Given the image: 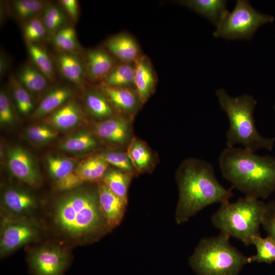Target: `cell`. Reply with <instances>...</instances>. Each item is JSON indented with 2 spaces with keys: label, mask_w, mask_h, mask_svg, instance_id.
<instances>
[{
  "label": "cell",
  "mask_w": 275,
  "mask_h": 275,
  "mask_svg": "<svg viewBox=\"0 0 275 275\" xmlns=\"http://www.w3.org/2000/svg\"><path fill=\"white\" fill-rule=\"evenodd\" d=\"M179 197L175 213L177 224L187 222L203 208L214 203L229 202L232 189L217 180L213 166L205 160L190 158L184 160L176 175Z\"/></svg>",
  "instance_id": "cell-1"
},
{
  "label": "cell",
  "mask_w": 275,
  "mask_h": 275,
  "mask_svg": "<svg viewBox=\"0 0 275 275\" xmlns=\"http://www.w3.org/2000/svg\"><path fill=\"white\" fill-rule=\"evenodd\" d=\"M223 177L245 196L267 198L275 191V157L245 148L227 147L218 158Z\"/></svg>",
  "instance_id": "cell-2"
},
{
  "label": "cell",
  "mask_w": 275,
  "mask_h": 275,
  "mask_svg": "<svg viewBox=\"0 0 275 275\" xmlns=\"http://www.w3.org/2000/svg\"><path fill=\"white\" fill-rule=\"evenodd\" d=\"M55 218L59 227L74 237H98L111 230L100 209L98 192L80 191L65 196L57 204Z\"/></svg>",
  "instance_id": "cell-3"
},
{
  "label": "cell",
  "mask_w": 275,
  "mask_h": 275,
  "mask_svg": "<svg viewBox=\"0 0 275 275\" xmlns=\"http://www.w3.org/2000/svg\"><path fill=\"white\" fill-rule=\"evenodd\" d=\"M221 108L227 114L229 127L226 132L227 147L240 144L244 148L255 152L261 148L271 150L275 137L262 136L256 127L254 112L257 100L250 95L233 97L223 89L216 91Z\"/></svg>",
  "instance_id": "cell-4"
},
{
  "label": "cell",
  "mask_w": 275,
  "mask_h": 275,
  "mask_svg": "<svg viewBox=\"0 0 275 275\" xmlns=\"http://www.w3.org/2000/svg\"><path fill=\"white\" fill-rule=\"evenodd\" d=\"M265 207L263 201L245 196L235 202L222 204L212 215L211 222L221 232L249 246L252 237L261 236L259 228Z\"/></svg>",
  "instance_id": "cell-5"
},
{
  "label": "cell",
  "mask_w": 275,
  "mask_h": 275,
  "mask_svg": "<svg viewBox=\"0 0 275 275\" xmlns=\"http://www.w3.org/2000/svg\"><path fill=\"white\" fill-rule=\"evenodd\" d=\"M221 232L201 239L189 258V264L198 275H236L248 263L244 256Z\"/></svg>",
  "instance_id": "cell-6"
},
{
  "label": "cell",
  "mask_w": 275,
  "mask_h": 275,
  "mask_svg": "<svg viewBox=\"0 0 275 275\" xmlns=\"http://www.w3.org/2000/svg\"><path fill=\"white\" fill-rule=\"evenodd\" d=\"M273 16L255 10L248 1L237 0L213 33L216 38L228 40H250L261 25L274 21Z\"/></svg>",
  "instance_id": "cell-7"
},
{
  "label": "cell",
  "mask_w": 275,
  "mask_h": 275,
  "mask_svg": "<svg viewBox=\"0 0 275 275\" xmlns=\"http://www.w3.org/2000/svg\"><path fill=\"white\" fill-rule=\"evenodd\" d=\"M29 264L34 275H63L68 265V258L62 249L46 246L33 253Z\"/></svg>",
  "instance_id": "cell-8"
},
{
  "label": "cell",
  "mask_w": 275,
  "mask_h": 275,
  "mask_svg": "<svg viewBox=\"0 0 275 275\" xmlns=\"http://www.w3.org/2000/svg\"><path fill=\"white\" fill-rule=\"evenodd\" d=\"M36 236L34 227L25 221H11L3 229L1 238V254L3 256L30 242Z\"/></svg>",
  "instance_id": "cell-9"
},
{
  "label": "cell",
  "mask_w": 275,
  "mask_h": 275,
  "mask_svg": "<svg viewBox=\"0 0 275 275\" xmlns=\"http://www.w3.org/2000/svg\"><path fill=\"white\" fill-rule=\"evenodd\" d=\"M99 88L114 108L130 118L134 116L143 104L134 88L100 85Z\"/></svg>",
  "instance_id": "cell-10"
},
{
  "label": "cell",
  "mask_w": 275,
  "mask_h": 275,
  "mask_svg": "<svg viewBox=\"0 0 275 275\" xmlns=\"http://www.w3.org/2000/svg\"><path fill=\"white\" fill-rule=\"evenodd\" d=\"M99 205L102 214L111 230L121 223L128 201L113 193L102 181L98 187Z\"/></svg>",
  "instance_id": "cell-11"
},
{
  "label": "cell",
  "mask_w": 275,
  "mask_h": 275,
  "mask_svg": "<svg viewBox=\"0 0 275 275\" xmlns=\"http://www.w3.org/2000/svg\"><path fill=\"white\" fill-rule=\"evenodd\" d=\"M129 119L124 115L108 118L97 124L96 133L100 138L113 145H126L131 140Z\"/></svg>",
  "instance_id": "cell-12"
},
{
  "label": "cell",
  "mask_w": 275,
  "mask_h": 275,
  "mask_svg": "<svg viewBox=\"0 0 275 275\" xmlns=\"http://www.w3.org/2000/svg\"><path fill=\"white\" fill-rule=\"evenodd\" d=\"M157 78L150 59L142 54L134 63V88L142 104L153 94Z\"/></svg>",
  "instance_id": "cell-13"
},
{
  "label": "cell",
  "mask_w": 275,
  "mask_h": 275,
  "mask_svg": "<svg viewBox=\"0 0 275 275\" xmlns=\"http://www.w3.org/2000/svg\"><path fill=\"white\" fill-rule=\"evenodd\" d=\"M8 163L11 172L19 180L31 185L38 183V171L29 153L22 148L15 147L9 150Z\"/></svg>",
  "instance_id": "cell-14"
},
{
  "label": "cell",
  "mask_w": 275,
  "mask_h": 275,
  "mask_svg": "<svg viewBox=\"0 0 275 275\" xmlns=\"http://www.w3.org/2000/svg\"><path fill=\"white\" fill-rule=\"evenodd\" d=\"M105 48L120 62L134 64L142 54L136 39L127 33H120L108 38Z\"/></svg>",
  "instance_id": "cell-15"
},
{
  "label": "cell",
  "mask_w": 275,
  "mask_h": 275,
  "mask_svg": "<svg viewBox=\"0 0 275 275\" xmlns=\"http://www.w3.org/2000/svg\"><path fill=\"white\" fill-rule=\"evenodd\" d=\"M117 60L105 48L88 50L85 54L87 76L91 81L100 80L118 64Z\"/></svg>",
  "instance_id": "cell-16"
},
{
  "label": "cell",
  "mask_w": 275,
  "mask_h": 275,
  "mask_svg": "<svg viewBox=\"0 0 275 275\" xmlns=\"http://www.w3.org/2000/svg\"><path fill=\"white\" fill-rule=\"evenodd\" d=\"M177 3L206 17L216 26L228 12L225 0H184Z\"/></svg>",
  "instance_id": "cell-17"
},
{
  "label": "cell",
  "mask_w": 275,
  "mask_h": 275,
  "mask_svg": "<svg viewBox=\"0 0 275 275\" xmlns=\"http://www.w3.org/2000/svg\"><path fill=\"white\" fill-rule=\"evenodd\" d=\"M57 63L62 75L68 80L81 85L86 75V69L81 60L73 52H63L58 54Z\"/></svg>",
  "instance_id": "cell-18"
},
{
  "label": "cell",
  "mask_w": 275,
  "mask_h": 275,
  "mask_svg": "<svg viewBox=\"0 0 275 275\" xmlns=\"http://www.w3.org/2000/svg\"><path fill=\"white\" fill-rule=\"evenodd\" d=\"M127 153L138 173L148 172L153 164L152 152L145 144L136 138H132Z\"/></svg>",
  "instance_id": "cell-19"
},
{
  "label": "cell",
  "mask_w": 275,
  "mask_h": 275,
  "mask_svg": "<svg viewBox=\"0 0 275 275\" xmlns=\"http://www.w3.org/2000/svg\"><path fill=\"white\" fill-rule=\"evenodd\" d=\"M108 164L102 155H97L81 162L74 171L84 182L96 181L102 179Z\"/></svg>",
  "instance_id": "cell-20"
},
{
  "label": "cell",
  "mask_w": 275,
  "mask_h": 275,
  "mask_svg": "<svg viewBox=\"0 0 275 275\" xmlns=\"http://www.w3.org/2000/svg\"><path fill=\"white\" fill-rule=\"evenodd\" d=\"M100 80L103 86L134 88V64L120 62Z\"/></svg>",
  "instance_id": "cell-21"
},
{
  "label": "cell",
  "mask_w": 275,
  "mask_h": 275,
  "mask_svg": "<svg viewBox=\"0 0 275 275\" xmlns=\"http://www.w3.org/2000/svg\"><path fill=\"white\" fill-rule=\"evenodd\" d=\"M133 175L117 169H109L102 182L115 194L128 201V190Z\"/></svg>",
  "instance_id": "cell-22"
},
{
  "label": "cell",
  "mask_w": 275,
  "mask_h": 275,
  "mask_svg": "<svg viewBox=\"0 0 275 275\" xmlns=\"http://www.w3.org/2000/svg\"><path fill=\"white\" fill-rule=\"evenodd\" d=\"M18 75L17 79L20 84L33 93H39L45 90L49 81L36 67L30 65L24 66Z\"/></svg>",
  "instance_id": "cell-23"
},
{
  "label": "cell",
  "mask_w": 275,
  "mask_h": 275,
  "mask_svg": "<svg viewBox=\"0 0 275 275\" xmlns=\"http://www.w3.org/2000/svg\"><path fill=\"white\" fill-rule=\"evenodd\" d=\"M85 103L88 110L96 118L108 119L114 114V108L100 90L88 91L85 96Z\"/></svg>",
  "instance_id": "cell-24"
},
{
  "label": "cell",
  "mask_w": 275,
  "mask_h": 275,
  "mask_svg": "<svg viewBox=\"0 0 275 275\" xmlns=\"http://www.w3.org/2000/svg\"><path fill=\"white\" fill-rule=\"evenodd\" d=\"M72 93L67 86L58 87L49 92L40 103L35 113L38 118L55 110L67 100Z\"/></svg>",
  "instance_id": "cell-25"
},
{
  "label": "cell",
  "mask_w": 275,
  "mask_h": 275,
  "mask_svg": "<svg viewBox=\"0 0 275 275\" xmlns=\"http://www.w3.org/2000/svg\"><path fill=\"white\" fill-rule=\"evenodd\" d=\"M252 244L255 246L257 253L248 257V263L254 262L271 264L275 261V241L271 237L254 236Z\"/></svg>",
  "instance_id": "cell-26"
},
{
  "label": "cell",
  "mask_w": 275,
  "mask_h": 275,
  "mask_svg": "<svg viewBox=\"0 0 275 275\" xmlns=\"http://www.w3.org/2000/svg\"><path fill=\"white\" fill-rule=\"evenodd\" d=\"M28 50L36 67L50 81L54 80L53 63L46 51L36 43H28Z\"/></svg>",
  "instance_id": "cell-27"
},
{
  "label": "cell",
  "mask_w": 275,
  "mask_h": 275,
  "mask_svg": "<svg viewBox=\"0 0 275 275\" xmlns=\"http://www.w3.org/2000/svg\"><path fill=\"white\" fill-rule=\"evenodd\" d=\"M3 200L7 208L15 213H22L31 210L34 205L33 198L27 193L10 189L4 195Z\"/></svg>",
  "instance_id": "cell-28"
},
{
  "label": "cell",
  "mask_w": 275,
  "mask_h": 275,
  "mask_svg": "<svg viewBox=\"0 0 275 275\" xmlns=\"http://www.w3.org/2000/svg\"><path fill=\"white\" fill-rule=\"evenodd\" d=\"M80 118L79 111L73 102H69L57 109L51 116L52 123L61 129H68L77 124Z\"/></svg>",
  "instance_id": "cell-29"
},
{
  "label": "cell",
  "mask_w": 275,
  "mask_h": 275,
  "mask_svg": "<svg viewBox=\"0 0 275 275\" xmlns=\"http://www.w3.org/2000/svg\"><path fill=\"white\" fill-rule=\"evenodd\" d=\"M52 43L63 52H72L78 47L74 29L71 26H63L54 33Z\"/></svg>",
  "instance_id": "cell-30"
},
{
  "label": "cell",
  "mask_w": 275,
  "mask_h": 275,
  "mask_svg": "<svg viewBox=\"0 0 275 275\" xmlns=\"http://www.w3.org/2000/svg\"><path fill=\"white\" fill-rule=\"evenodd\" d=\"M10 80L13 96L18 110L22 114H29L33 108V103L28 90L15 77H11Z\"/></svg>",
  "instance_id": "cell-31"
},
{
  "label": "cell",
  "mask_w": 275,
  "mask_h": 275,
  "mask_svg": "<svg viewBox=\"0 0 275 275\" xmlns=\"http://www.w3.org/2000/svg\"><path fill=\"white\" fill-rule=\"evenodd\" d=\"M47 164L50 174L57 182L67 177L75 169L71 160L63 157H49Z\"/></svg>",
  "instance_id": "cell-32"
},
{
  "label": "cell",
  "mask_w": 275,
  "mask_h": 275,
  "mask_svg": "<svg viewBox=\"0 0 275 275\" xmlns=\"http://www.w3.org/2000/svg\"><path fill=\"white\" fill-rule=\"evenodd\" d=\"M96 145V140L91 134L81 133L65 140L61 148L67 151L79 152L92 149Z\"/></svg>",
  "instance_id": "cell-33"
},
{
  "label": "cell",
  "mask_w": 275,
  "mask_h": 275,
  "mask_svg": "<svg viewBox=\"0 0 275 275\" xmlns=\"http://www.w3.org/2000/svg\"><path fill=\"white\" fill-rule=\"evenodd\" d=\"M42 20L46 31L56 33L63 28L66 18L61 10L57 6L51 5L44 9Z\"/></svg>",
  "instance_id": "cell-34"
},
{
  "label": "cell",
  "mask_w": 275,
  "mask_h": 275,
  "mask_svg": "<svg viewBox=\"0 0 275 275\" xmlns=\"http://www.w3.org/2000/svg\"><path fill=\"white\" fill-rule=\"evenodd\" d=\"M44 6V2L38 0H18L13 5L16 15L22 19L35 17Z\"/></svg>",
  "instance_id": "cell-35"
},
{
  "label": "cell",
  "mask_w": 275,
  "mask_h": 275,
  "mask_svg": "<svg viewBox=\"0 0 275 275\" xmlns=\"http://www.w3.org/2000/svg\"><path fill=\"white\" fill-rule=\"evenodd\" d=\"M102 156L108 164L113 166L117 169L133 176L138 173L127 152L110 151L107 152Z\"/></svg>",
  "instance_id": "cell-36"
},
{
  "label": "cell",
  "mask_w": 275,
  "mask_h": 275,
  "mask_svg": "<svg viewBox=\"0 0 275 275\" xmlns=\"http://www.w3.org/2000/svg\"><path fill=\"white\" fill-rule=\"evenodd\" d=\"M46 32L42 19L35 17L30 19L25 25L23 35L28 43H36L44 37Z\"/></svg>",
  "instance_id": "cell-37"
},
{
  "label": "cell",
  "mask_w": 275,
  "mask_h": 275,
  "mask_svg": "<svg viewBox=\"0 0 275 275\" xmlns=\"http://www.w3.org/2000/svg\"><path fill=\"white\" fill-rule=\"evenodd\" d=\"M267 236L271 237L275 241V202L271 201L266 204L262 224Z\"/></svg>",
  "instance_id": "cell-38"
},
{
  "label": "cell",
  "mask_w": 275,
  "mask_h": 275,
  "mask_svg": "<svg viewBox=\"0 0 275 275\" xmlns=\"http://www.w3.org/2000/svg\"><path fill=\"white\" fill-rule=\"evenodd\" d=\"M27 135L34 142H43L55 138L57 132L48 127L38 125L30 127L27 130Z\"/></svg>",
  "instance_id": "cell-39"
},
{
  "label": "cell",
  "mask_w": 275,
  "mask_h": 275,
  "mask_svg": "<svg viewBox=\"0 0 275 275\" xmlns=\"http://www.w3.org/2000/svg\"><path fill=\"white\" fill-rule=\"evenodd\" d=\"M14 119L12 108L7 95L4 91L0 93V122L2 124H11Z\"/></svg>",
  "instance_id": "cell-40"
},
{
  "label": "cell",
  "mask_w": 275,
  "mask_h": 275,
  "mask_svg": "<svg viewBox=\"0 0 275 275\" xmlns=\"http://www.w3.org/2000/svg\"><path fill=\"white\" fill-rule=\"evenodd\" d=\"M83 182L73 171L71 174L66 178L57 181L56 185L60 190H69L78 186Z\"/></svg>",
  "instance_id": "cell-41"
},
{
  "label": "cell",
  "mask_w": 275,
  "mask_h": 275,
  "mask_svg": "<svg viewBox=\"0 0 275 275\" xmlns=\"http://www.w3.org/2000/svg\"><path fill=\"white\" fill-rule=\"evenodd\" d=\"M62 6L68 16L75 20L78 14V5L76 0H62L60 1Z\"/></svg>",
  "instance_id": "cell-42"
},
{
  "label": "cell",
  "mask_w": 275,
  "mask_h": 275,
  "mask_svg": "<svg viewBox=\"0 0 275 275\" xmlns=\"http://www.w3.org/2000/svg\"><path fill=\"white\" fill-rule=\"evenodd\" d=\"M274 109H275V104H274Z\"/></svg>",
  "instance_id": "cell-43"
}]
</instances>
